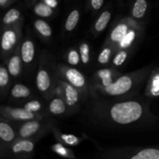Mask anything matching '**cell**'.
<instances>
[{
	"mask_svg": "<svg viewBox=\"0 0 159 159\" xmlns=\"http://www.w3.org/2000/svg\"><path fill=\"white\" fill-rule=\"evenodd\" d=\"M142 107L135 101L120 102L110 110L112 119L120 124H128L138 120L142 116Z\"/></svg>",
	"mask_w": 159,
	"mask_h": 159,
	"instance_id": "6da1fadb",
	"label": "cell"
},
{
	"mask_svg": "<svg viewBox=\"0 0 159 159\" xmlns=\"http://www.w3.org/2000/svg\"><path fill=\"white\" fill-rule=\"evenodd\" d=\"M132 86V80L128 76H123L115 82L105 86V92L112 96H118L127 93Z\"/></svg>",
	"mask_w": 159,
	"mask_h": 159,
	"instance_id": "7a4b0ae2",
	"label": "cell"
},
{
	"mask_svg": "<svg viewBox=\"0 0 159 159\" xmlns=\"http://www.w3.org/2000/svg\"><path fill=\"white\" fill-rule=\"evenodd\" d=\"M66 77L74 86L81 88L85 85V80L84 76L75 68H70L67 71Z\"/></svg>",
	"mask_w": 159,
	"mask_h": 159,
	"instance_id": "3957f363",
	"label": "cell"
},
{
	"mask_svg": "<svg viewBox=\"0 0 159 159\" xmlns=\"http://www.w3.org/2000/svg\"><path fill=\"white\" fill-rule=\"evenodd\" d=\"M21 55L25 63L32 61L34 57V46L30 40H26L22 45Z\"/></svg>",
	"mask_w": 159,
	"mask_h": 159,
	"instance_id": "277c9868",
	"label": "cell"
},
{
	"mask_svg": "<svg viewBox=\"0 0 159 159\" xmlns=\"http://www.w3.org/2000/svg\"><path fill=\"white\" fill-rule=\"evenodd\" d=\"M16 41V35L12 30H7L3 34L2 38V48L5 51L10 50Z\"/></svg>",
	"mask_w": 159,
	"mask_h": 159,
	"instance_id": "5b68a950",
	"label": "cell"
},
{
	"mask_svg": "<svg viewBox=\"0 0 159 159\" xmlns=\"http://www.w3.org/2000/svg\"><path fill=\"white\" fill-rule=\"evenodd\" d=\"M51 85V80L48 72L44 70L40 71L37 76V85L40 91H46Z\"/></svg>",
	"mask_w": 159,
	"mask_h": 159,
	"instance_id": "8992f818",
	"label": "cell"
},
{
	"mask_svg": "<svg viewBox=\"0 0 159 159\" xmlns=\"http://www.w3.org/2000/svg\"><path fill=\"white\" fill-rule=\"evenodd\" d=\"M132 159H159V150L148 148L141 151L133 156Z\"/></svg>",
	"mask_w": 159,
	"mask_h": 159,
	"instance_id": "52a82bcc",
	"label": "cell"
},
{
	"mask_svg": "<svg viewBox=\"0 0 159 159\" xmlns=\"http://www.w3.org/2000/svg\"><path fill=\"white\" fill-rule=\"evenodd\" d=\"M15 134L12 127L6 123L0 124V138L5 141H11L13 140Z\"/></svg>",
	"mask_w": 159,
	"mask_h": 159,
	"instance_id": "ba28073f",
	"label": "cell"
},
{
	"mask_svg": "<svg viewBox=\"0 0 159 159\" xmlns=\"http://www.w3.org/2000/svg\"><path fill=\"white\" fill-rule=\"evenodd\" d=\"M39 127H40V125L37 121L27 122L22 127L21 130H20V134L23 138L30 136L37 131Z\"/></svg>",
	"mask_w": 159,
	"mask_h": 159,
	"instance_id": "9c48e42d",
	"label": "cell"
},
{
	"mask_svg": "<svg viewBox=\"0 0 159 159\" xmlns=\"http://www.w3.org/2000/svg\"><path fill=\"white\" fill-rule=\"evenodd\" d=\"M148 4L145 0H136L133 7L132 13L135 18H141L145 14Z\"/></svg>",
	"mask_w": 159,
	"mask_h": 159,
	"instance_id": "30bf717a",
	"label": "cell"
},
{
	"mask_svg": "<svg viewBox=\"0 0 159 159\" xmlns=\"http://www.w3.org/2000/svg\"><path fill=\"white\" fill-rule=\"evenodd\" d=\"M128 32V28H127V25L125 24H120L113 30L112 32L111 40H113L114 42H120L123 40L126 34Z\"/></svg>",
	"mask_w": 159,
	"mask_h": 159,
	"instance_id": "8fae6325",
	"label": "cell"
},
{
	"mask_svg": "<svg viewBox=\"0 0 159 159\" xmlns=\"http://www.w3.org/2000/svg\"><path fill=\"white\" fill-rule=\"evenodd\" d=\"M65 96L66 102L68 106H73L79 100V93L77 90L71 85H66L65 89Z\"/></svg>",
	"mask_w": 159,
	"mask_h": 159,
	"instance_id": "7c38bea8",
	"label": "cell"
},
{
	"mask_svg": "<svg viewBox=\"0 0 159 159\" xmlns=\"http://www.w3.org/2000/svg\"><path fill=\"white\" fill-rule=\"evenodd\" d=\"M30 89L22 84H17L12 88L11 94L15 98H26L30 96Z\"/></svg>",
	"mask_w": 159,
	"mask_h": 159,
	"instance_id": "4fadbf2b",
	"label": "cell"
},
{
	"mask_svg": "<svg viewBox=\"0 0 159 159\" xmlns=\"http://www.w3.org/2000/svg\"><path fill=\"white\" fill-rule=\"evenodd\" d=\"M110 16H111V14L109 11H105V12H102L96 21V25H95V28H96V30L99 31V32L103 30L110 21Z\"/></svg>",
	"mask_w": 159,
	"mask_h": 159,
	"instance_id": "5bb4252c",
	"label": "cell"
},
{
	"mask_svg": "<svg viewBox=\"0 0 159 159\" xmlns=\"http://www.w3.org/2000/svg\"><path fill=\"white\" fill-rule=\"evenodd\" d=\"M34 144L30 141H21L17 142L12 148V151L15 153H18L20 152H30L34 150Z\"/></svg>",
	"mask_w": 159,
	"mask_h": 159,
	"instance_id": "9a60e30c",
	"label": "cell"
},
{
	"mask_svg": "<svg viewBox=\"0 0 159 159\" xmlns=\"http://www.w3.org/2000/svg\"><path fill=\"white\" fill-rule=\"evenodd\" d=\"M79 20V12L78 10H73L69 14L65 23V28L67 30L71 31L75 29Z\"/></svg>",
	"mask_w": 159,
	"mask_h": 159,
	"instance_id": "2e32d148",
	"label": "cell"
},
{
	"mask_svg": "<svg viewBox=\"0 0 159 159\" xmlns=\"http://www.w3.org/2000/svg\"><path fill=\"white\" fill-rule=\"evenodd\" d=\"M49 109L50 111L54 114H61L65 112V106L61 99H54L50 103Z\"/></svg>",
	"mask_w": 159,
	"mask_h": 159,
	"instance_id": "e0dca14e",
	"label": "cell"
},
{
	"mask_svg": "<svg viewBox=\"0 0 159 159\" xmlns=\"http://www.w3.org/2000/svg\"><path fill=\"white\" fill-rule=\"evenodd\" d=\"M12 117L18 120H30L34 118V114L25 109H15L11 113Z\"/></svg>",
	"mask_w": 159,
	"mask_h": 159,
	"instance_id": "ac0fdd59",
	"label": "cell"
},
{
	"mask_svg": "<svg viewBox=\"0 0 159 159\" xmlns=\"http://www.w3.org/2000/svg\"><path fill=\"white\" fill-rule=\"evenodd\" d=\"M35 27L40 34L44 37L51 35V29L49 25L43 20H38L35 22Z\"/></svg>",
	"mask_w": 159,
	"mask_h": 159,
	"instance_id": "d6986e66",
	"label": "cell"
},
{
	"mask_svg": "<svg viewBox=\"0 0 159 159\" xmlns=\"http://www.w3.org/2000/svg\"><path fill=\"white\" fill-rule=\"evenodd\" d=\"M20 59L18 56H13L9 63V71L12 75L16 76L20 73Z\"/></svg>",
	"mask_w": 159,
	"mask_h": 159,
	"instance_id": "ffe728a7",
	"label": "cell"
},
{
	"mask_svg": "<svg viewBox=\"0 0 159 159\" xmlns=\"http://www.w3.org/2000/svg\"><path fill=\"white\" fill-rule=\"evenodd\" d=\"M35 12L40 16L48 17L52 14V9H51V7H50L46 3L45 4L40 3L35 7Z\"/></svg>",
	"mask_w": 159,
	"mask_h": 159,
	"instance_id": "44dd1931",
	"label": "cell"
},
{
	"mask_svg": "<svg viewBox=\"0 0 159 159\" xmlns=\"http://www.w3.org/2000/svg\"><path fill=\"white\" fill-rule=\"evenodd\" d=\"M20 13L17 9H10L5 15L4 18H3V23H6V24H9V23H13V22L16 21L20 18Z\"/></svg>",
	"mask_w": 159,
	"mask_h": 159,
	"instance_id": "7402d4cb",
	"label": "cell"
},
{
	"mask_svg": "<svg viewBox=\"0 0 159 159\" xmlns=\"http://www.w3.org/2000/svg\"><path fill=\"white\" fill-rule=\"evenodd\" d=\"M98 75L102 79V85L107 86L113 82V79H112V72L109 69H102L98 71Z\"/></svg>",
	"mask_w": 159,
	"mask_h": 159,
	"instance_id": "603a6c76",
	"label": "cell"
},
{
	"mask_svg": "<svg viewBox=\"0 0 159 159\" xmlns=\"http://www.w3.org/2000/svg\"><path fill=\"white\" fill-rule=\"evenodd\" d=\"M135 38V33L134 31L130 30L129 32H127V34H126L125 37L123 38V40H121L120 43L121 48H128L129 46H130L133 41L134 40Z\"/></svg>",
	"mask_w": 159,
	"mask_h": 159,
	"instance_id": "cb8c5ba5",
	"label": "cell"
},
{
	"mask_svg": "<svg viewBox=\"0 0 159 159\" xmlns=\"http://www.w3.org/2000/svg\"><path fill=\"white\" fill-rule=\"evenodd\" d=\"M80 53L82 61L84 64H86L89 60V48L88 44L86 43H82L80 46Z\"/></svg>",
	"mask_w": 159,
	"mask_h": 159,
	"instance_id": "d4e9b609",
	"label": "cell"
},
{
	"mask_svg": "<svg viewBox=\"0 0 159 159\" xmlns=\"http://www.w3.org/2000/svg\"><path fill=\"white\" fill-rule=\"evenodd\" d=\"M40 108H41V104L38 101L35 100L27 102L24 107L25 110H26L29 112H31V113L38 111V110H40Z\"/></svg>",
	"mask_w": 159,
	"mask_h": 159,
	"instance_id": "484cf974",
	"label": "cell"
},
{
	"mask_svg": "<svg viewBox=\"0 0 159 159\" xmlns=\"http://www.w3.org/2000/svg\"><path fill=\"white\" fill-rule=\"evenodd\" d=\"M110 54H111V50L110 48H105L103 51L101 52V54H99V63L101 64H106L109 61V59H110Z\"/></svg>",
	"mask_w": 159,
	"mask_h": 159,
	"instance_id": "4316f807",
	"label": "cell"
},
{
	"mask_svg": "<svg viewBox=\"0 0 159 159\" xmlns=\"http://www.w3.org/2000/svg\"><path fill=\"white\" fill-rule=\"evenodd\" d=\"M127 57V54L126 51H120L116 55V57L113 59V63L116 66H120L125 61L126 58Z\"/></svg>",
	"mask_w": 159,
	"mask_h": 159,
	"instance_id": "83f0119b",
	"label": "cell"
},
{
	"mask_svg": "<svg viewBox=\"0 0 159 159\" xmlns=\"http://www.w3.org/2000/svg\"><path fill=\"white\" fill-rule=\"evenodd\" d=\"M68 62H69V64H71V65H78L80 60H79V54H78L77 51H74V50L70 51L68 56Z\"/></svg>",
	"mask_w": 159,
	"mask_h": 159,
	"instance_id": "f1b7e54d",
	"label": "cell"
},
{
	"mask_svg": "<svg viewBox=\"0 0 159 159\" xmlns=\"http://www.w3.org/2000/svg\"><path fill=\"white\" fill-rule=\"evenodd\" d=\"M9 81V76H8V72L6 69L3 67L0 68V85L1 86H5L8 83Z\"/></svg>",
	"mask_w": 159,
	"mask_h": 159,
	"instance_id": "f546056e",
	"label": "cell"
},
{
	"mask_svg": "<svg viewBox=\"0 0 159 159\" xmlns=\"http://www.w3.org/2000/svg\"><path fill=\"white\" fill-rule=\"evenodd\" d=\"M61 138L64 140L65 143L70 144V145H73V144H76L79 141V140H78L76 137L71 134H64L61 136Z\"/></svg>",
	"mask_w": 159,
	"mask_h": 159,
	"instance_id": "4dcf8cb0",
	"label": "cell"
},
{
	"mask_svg": "<svg viewBox=\"0 0 159 159\" xmlns=\"http://www.w3.org/2000/svg\"><path fill=\"white\" fill-rule=\"evenodd\" d=\"M54 150L61 155H63V156H65L67 155V151L66 149L64 147H62L61 144H57V145L54 146Z\"/></svg>",
	"mask_w": 159,
	"mask_h": 159,
	"instance_id": "1f68e13d",
	"label": "cell"
},
{
	"mask_svg": "<svg viewBox=\"0 0 159 159\" xmlns=\"http://www.w3.org/2000/svg\"><path fill=\"white\" fill-rule=\"evenodd\" d=\"M103 4V0H92V6L94 9H99Z\"/></svg>",
	"mask_w": 159,
	"mask_h": 159,
	"instance_id": "d6a6232c",
	"label": "cell"
},
{
	"mask_svg": "<svg viewBox=\"0 0 159 159\" xmlns=\"http://www.w3.org/2000/svg\"><path fill=\"white\" fill-rule=\"evenodd\" d=\"M45 3L51 8H54L57 6V0H45Z\"/></svg>",
	"mask_w": 159,
	"mask_h": 159,
	"instance_id": "836d02e7",
	"label": "cell"
},
{
	"mask_svg": "<svg viewBox=\"0 0 159 159\" xmlns=\"http://www.w3.org/2000/svg\"><path fill=\"white\" fill-rule=\"evenodd\" d=\"M6 1H7V0H0V4L4 5L5 3L6 2Z\"/></svg>",
	"mask_w": 159,
	"mask_h": 159,
	"instance_id": "e575fe53",
	"label": "cell"
}]
</instances>
